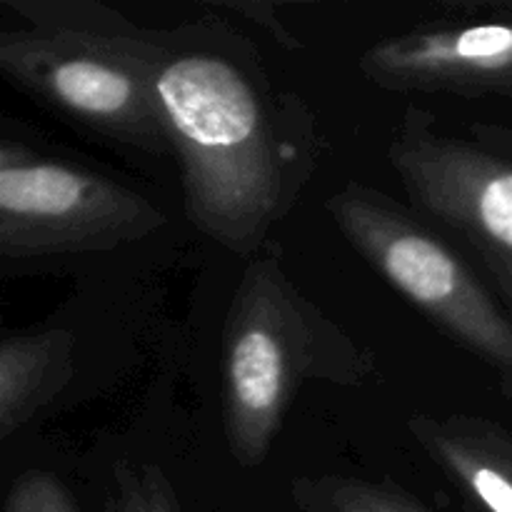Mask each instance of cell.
<instances>
[{
    "instance_id": "1",
    "label": "cell",
    "mask_w": 512,
    "mask_h": 512,
    "mask_svg": "<svg viewBox=\"0 0 512 512\" xmlns=\"http://www.w3.org/2000/svg\"><path fill=\"white\" fill-rule=\"evenodd\" d=\"M155 93L190 223L253 258L318 165L308 105L278 93L245 38L218 20L163 33Z\"/></svg>"
},
{
    "instance_id": "2",
    "label": "cell",
    "mask_w": 512,
    "mask_h": 512,
    "mask_svg": "<svg viewBox=\"0 0 512 512\" xmlns=\"http://www.w3.org/2000/svg\"><path fill=\"white\" fill-rule=\"evenodd\" d=\"M0 70L38 103L98 138L170 153L155 93L163 33L95 0H3Z\"/></svg>"
},
{
    "instance_id": "3",
    "label": "cell",
    "mask_w": 512,
    "mask_h": 512,
    "mask_svg": "<svg viewBox=\"0 0 512 512\" xmlns=\"http://www.w3.org/2000/svg\"><path fill=\"white\" fill-rule=\"evenodd\" d=\"M375 370V355L293 283L268 243L250 258L225 318L223 425L233 460L265 463L305 383L360 388Z\"/></svg>"
},
{
    "instance_id": "4",
    "label": "cell",
    "mask_w": 512,
    "mask_h": 512,
    "mask_svg": "<svg viewBox=\"0 0 512 512\" xmlns=\"http://www.w3.org/2000/svg\"><path fill=\"white\" fill-rule=\"evenodd\" d=\"M328 213L365 263L455 345L488 365L512 403V318L443 238L390 195L348 183Z\"/></svg>"
},
{
    "instance_id": "5",
    "label": "cell",
    "mask_w": 512,
    "mask_h": 512,
    "mask_svg": "<svg viewBox=\"0 0 512 512\" xmlns=\"http://www.w3.org/2000/svg\"><path fill=\"white\" fill-rule=\"evenodd\" d=\"M165 213L138 190L35 153L20 140L0 143V258L5 263L105 253L143 240Z\"/></svg>"
},
{
    "instance_id": "6",
    "label": "cell",
    "mask_w": 512,
    "mask_h": 512,
    "mask_svg": "<svg viewBox=\"0 0 512 512\" xmlns=\"http://www.w3.org/2000/svg\"><path fill=\"white\" fill-rule=\"evenodd\" d=\"M473 138L445 130L410 105L388 145V163L413 205L455 230L512 300V130L470 125Z\"/></svg>"
},
{
    "instance_id": "7",
    "label": "cell",
    "mask_w": 512,
    "mask_h": 512,
    "mask_svg": "<svg viewBox=\"0 0 512 512\" xmlns=\"http://www.w3.org/2000/svg\"><path fill=\"white\" fill-rule=\"evenodd\" d=\"M358 68L390 93L512 100V20L418 28L370 45Z\"/></svg>"
},
{
    "instance_id": "8",
    "label": "cell",
    "mask_w": 512,
    "mask_h": 512,
    "mask_svg": "<svg viewBox=\"0 0 512 512\" xmlns=\"http://www.w3.org/2000/svg\"><path fill=\"white\" fill-rule=\"evenodd\" d=\"M408 430L468 512H512V433L470 413H413Z\"/></svg>"
},
{
    "instance_id": "9",
    "label": "cell",
    "mask_w": 512,
    "mask_h": 512,
    "mask_svg": "<svg viewBox=\"0 0 512 512\" xmlns=\"http://www.w3.org/2000/svg\"><path fill=\"white\" fill-rule=\"evenodd\" d=\"M75 375L70 330L5 335L0 345V440H10L38 410L53 403Z\"/></svg>"
},
{
    "instance_id": "10",
    "label": "cell",
    "mask_w": 512,
    "mask_h": 512,
    "mask_svg": "<svg viewBox=\"0 0 512 512\" xmlns=\"http://www.w3.org/2000/svg\"><path fill=\"white\" fill-rule=\"evenodd\" d=\"M293 498L300 512H430L393 480L320 475L298 478Z\"/></svg>"
},
{
    "instance_id": "11",
    "label": "cell",
    "mask_w": 512,
    "mask_h": 512,
    "mask_svg": "<svg viewBox=\"0 0 512 512\" xmlns=\"http://www.w3.org/2000/svg\"><path fill=\"white\" fill-rule=\"evenodd\" d=\"M105 512H183L168 475L150 463H118Z\"/></svg>"
},
{
    "instance_id": "12",
    "label": "cell",
    "mask_w": 512,
    "mask_h": 512,
    "mask_svg": "<svg viewBox=\"0 0 512 512\" xmlns=\"http://www.w3.org/2000/svg\"><path fill=\"white\" fill-rule=\"evenodd\" d=\"M3 512H78V505L58 475L28 470L10 485Z\"/></svg>"
},
{
    "instance_id": "13",
    "label": "cell",
    "mask_w": 512,
    "mask_h": 512,
    "mask_svg": "<svg viewBox=\"0 0 512 512\" xmlns=\"http://www.w3.org/2000/svg\"><path fill=\"white\" fill-rule=\"evenodd\" d=\"M208 8L213 10H228L233 15H243L245 20L255 25H263L265 33H270L275 38V43L283 45L288 50H300L303 48V40H298V35L290 33L288 25L283 23V18L278 15V8L273 3H240V0H218V3H208Z\"/></svg>"
}]
</instances>
